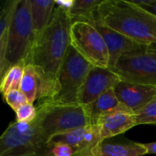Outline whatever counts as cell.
<instances>
[{
    "label": "cell",
    "instance_id": "6da1fadb",
    "mask_svg": "<svg viewBox=\"0 0 156 156\" xmlns=\"http://www.w3.org/2000/svg\"><path fill=\"white\" fill-rule=\"evenodd\" d=\"M71 24L70 16L56 6L50 24L35 41L28 63L58 90L59 69L70 46Z\"/></svg>",
    "mask_w": 156,
    "mask_h": 156
},
{
    "label": "cell",
    "instance_id": "7a4b0ae2",
    "mask_svg": "<svg viewBox=\"0 0 156 156\" xmlns=\"http://www.w3.org/2000/svg\"><path fill=\"white\" fill-rule=\"evenodd\" d=\"M93 20L119 32L134 42L156 43V16L127 0H102Z\"/></svg>",
    "mask_w": 156,
    "mask_h": 156
},
{
    "label": "cell",
    "instance_id": "3957f363",
    "mask_svg": "<svg viewBox=\"0 0 156 156\" xmlns=\"http://www.w3.org/2000/svg\"><path fill=\"white\" fill-rule=\"evenodd\" d=\"M0 156H51L37 116L32 122H14L0 137Z\"/></svg>",
    "mask_w": 156,
    "mask_h": 156
},
{
    "label": "cell",
    "instance_id": "277c9868",
    "mask_svg": "<svg viewBox=\"0 0 156 156\" xmlns=\"http://www.w3.org/2000/svg\"><path fill=\"white\" fill-rule=\"evenodd\" d=\"M34 44L30 0H20L11 26L5 58L0 61V78L16 64H28Z\"/></svg>",
    "mask_w": 156,
    "mask_h": 156
},
{
    "label": "cell",
    "instance_id": "5b68a950",
    "mask_svg": "<svg viewBox=\"0 0 156 156\" xmlns=\"http://www.w3.org/2000/svg\"><path fill=\"white\" fill-rule=\"evenodd\" d=\"M39 127L44 136L49 140L78 128L90 125V121L84 106L56 105L42 103L37 106Z\"/></svg>",
    "mask_w": 156,
    "mask_h": 156
},
{
    "label": "cell",
    "instance_id": "8992f818",
    "mask_svg": "<svg viewBox=\"0 0 156 156\" xmlns=\"http://www.w3.org/2000/svg\"><path fill=\"white\" fill-rule=\"evenodd\" d=\"M92 67L70 45L59 69L58 78V92L52 101L45 103L56 105L79 104V91Z\"/></svg>",
    "mask_w": 156,
    "mask_h": 156
},
{
    "label": "cell",
    "instance_id": "52a82bcc",
    "mask_svg": "<svg viewBox=\"0 0 156 156\" xmlns=\"http://www.w3.org/2000/svg\"><path fill=\"white\" fill-rule=\"evenodd\" d=\"M70 45L92 66L109 69V52L99 30L90 22L72 20Z\"/></svg>",
    "mask_w": 156,
    "mask_h": 156
},
{
    "label": "cell",
    "instance_id": "ba28073f",
    "mask_svg": "<svg viewBox=\"0 0 156 156\" xmlns=\"http://www.w3.org/2000/svg\"><path fill=\"white\" fill-rule=\"evenodd\" d=\"M146 49L123 54L112 70L122 81L156 87V59Z\"/></svg>",
    "mask_w": 156,
    "mask_h": 156
},
{
    "label": "cell",
    "instance_id": "9c48e42d",
    "mask_svg": "<svg viewBox=\"0 0 156 156\" xmlns=\"http://www.w3.org/2000/svg\"><path fill=\"white\" fill-rule=\"evenodd\" d=\"M120 81V77L111 69L93 66L79 91L78 103L82 106L90 104L109 90L114 89Z\"/></svg>",
    "mask_w": 156,
    "mask_h": 156
},
{
    "label": "cell",
    "instance_id": "30bf717a",
    "mask_svg": "<svg viewBox=\"0 0 156 156\" xmlns=\"http://www.w3.org/2000/svg\"><path fill=\"white\" fill-rule=\"evenodd\" d=\"M92 24L102 36L109 52V69H113L119 58L125 53L145 50L147 46L138 44L127 37L106 27L98 20H83Z\"/></svg>",
    "mask_w": 156,
    "mask_h": 156
},
{
    "label": "cell",
    "instance_id": "8fae6325",
    "mask_svg": "<svg viewBox=\"0 0 156 156\" xmlns=\"http://www.w3.org/2000/svg\"><path fill=\"white\" fill-rule=\"evenodd\" d=\"M101 142L102 140L100 127L98 125H88L55 135L49 140V144L58 143L66 144L74 149L75 154L88 156L90 151Z\"/></svg>",
    "mask_w": 156,
    "mask_h": 156
},
{
    "label": "cell",
    "instance_id": "7c38bea8",
    "mask_svg": "<svg viewBox=\"0 0 156 156\" xmlns=\"http://www.w3.org/2000/svg\"><path fill=\"white\" fill-rule=\"evenodd\" d=\"M114 92L120 103L137 114L154 99L156 87L121 80L114 87Z\"/></svg>",
    "mask_w": 156,
    "mask_h": 156
},
{
    "label": "cell",
    "instance_id": "4fadbf2b",
    "mask_svg": "<svg viewBox=\"0 0 156 156\" xmlns=\"http://www.w3.org/2000/svg\"><path fill=\"white\" fill-rule=\"evenodd\" d=\"M100 127L102 141L122 134L137 125L136 115L126 106L121 105L101 117L97 124Z\"/></svg>",
    "mask_w": 156,
    "mask_h": 156
},
{
    "label": "cell",
    "instance_id": "5bb4252c",
    "mask_svg": "<svg viewBox=\"0 0 156 156\" xmlns=\"http://www.w3.org/2000/svg\"><path fill=\"white\" fill-rule=\"evenodd\" d=\"M147 151L144 144L130 143H111L107 140L101 142L93 147L88 156H144Z\"/></svg>",
    "mask_w": 156,
    "mask_h": 156
},
{
    "label": "cell",
    "instance_id": "9a60e30c",
    "mask_svg": "<svg viewBox=\"0 0 156 156\" xmlns=\"http://www.w3.org/2000/svg\"><path fill=\"white\" fill-rule=\"evenodd\" d=\"M33 34L36 39L50 24L56 7L55 0H30Z\"/></svg>",
    "mask_w": 156,
    "mask_h": 156
},
{
    "label": "cell",
    "instance_id": "2e32d148",
    "mask_svg": "<svg viewBox=\"0 0 156 156\" xmlns=\"http://www.w3.org/2000/svg\"><path fill=\"white\" fill-rule=\"evenodd\" d=\"M121 105L114 89L109 90L89 105L84 106L90 121V125H96L99 120Z\"/></svg>",
    "mask_w": 156,
    "mask_h": 156
},
{
    "label": "cell",
    "instance_id": "e0dca14e",
    "mask_svg": "<svg viewBox=\"0 0 156 156\" xmlns=\"http://www.w3.org/2000/svg\"><path fill=\"white\" fill-rule=\"evenodd\" d=\"M20 0L5 1L0 14V61L5 58L11 26Z\"/></svg>",
    "mask_w": 156,
    "mask_h": 156
},
{
    "label": "cell",
    "instance_id": "ac0fdd59",
    "mask_svg": "<svg viewBox=\"0 0 156 156\" xmlns=\"http://www.w3.org/2000/svg\"><path fill=\"white\" fill-rule=\"evenodd\" d=\"M19 90L25 94L29 103L34 104L37 101V77L32 64H27L20 82Z\"/></svg>",
    "mask_w": 156,
    "mask_h": 156
},
{
    "label": "cell",
    "instance_id": "d6986e66",
    "mask_svg": "<svg viewBox=\"0 0 156 156\" xmlns=\"http://www.w3.org/2000/svg\"><path fill=\"white\" fill-rule=\"evenodd\" d=\"M102 0H75L69 13L72 20H93Z\"/></svg>",
    "mask_w": 156,
    "mask_h": 156
},
{
    "label": "cell",
    "instance_id": "ffe728a7",
    "mask_svg": "<svg viewBox=\"0 0 156 156\" xmlns=\"http://www.w3.org/2000/svg\"><path fill=\"white\" fill-rule=\"evenodd\" d=\"M26 64L19 63L11 67L5 74L1 78L0 91L4 96L8 91L13 90H19L20 82L24 74Z\"/></svg>",
    "mask_w": 156,
    "mask_h": 156
},
{
    "label": "cell",
    "instance_id": "44dd1931",
    "mask_svg": "<svg viewBox=\"0 0 156 156\" xmlns=\"http://www.w3.org/2000/svg\"><path fill=\"white\" fill-rule=\"evenodd\" d=\"M135 115L137 125L156 124V94L154 99Z\"/></svg>",
    "mask_w": 156,
    "mask_h": 156
},
{
    "label": "cell",
    "instance_id": "7402d4cb",
    "mask_svg": "<svg viewBox=\"0 0 156 156\" xmlns=\"http://www.w3.org/2000/svg\"><path fill=\"white\" fill-rule=\"evenodd\" d=\"M16 122H32L37 116V108L32 103H26L20 106L16 112Z\"/></svg>",
    "mask_w": 156,
    "mask_h": 156
},
{
    "label": "cell",
    "instance_id": "603a6c76",
    "mask_svg": "<svg viewBox=\"0 0 156 156\" xmlns=\"http://www.w3.org/2000/svg\"><path fill=\"white\" fill-rule=\"evenodd\" d=\"M3 99L5 103H7V105L14 110V112H16L20 106L28 102L27 97L20 90H13L8 91L3 96Z\"/></svg>",
    "mask_w": 156,
    "mask_h": 156
},
{
    "label": "cell",
    "instance_id": "cb8c5ba5",
    "mask_svg": "<svg viewBox=\"0 0 156 156\" xmlns=\"http://www.w3.org/2000/svg\"><path fill=\"white\" fill-rule=\"evenodd\" d=\"M51 156H74L75 151L72 147L66 144L58 143L49 144Z\"/></svg>",
    "mask_w": 156,
    "mask_h": 156
},
{
    "label": "cell",
    "instance_id": "d4e9b609",
    "mask_svg": "<svg viewBox=\"0 0 156 156\" xmlns=\"http://www.w3.org/2000/svg\"><path fill=\"white\" fill-rule=\"evenodd\" d=\"M136 5L141 8L152 13L156 16V0H146V1H133Z\"/></svg>",
    "mask_w": 156,
    "mask_h": 156
},
{
    "label": "cell",
    "instance_id": "484cf974",
    "mask_svg": "<svg viewBox=\"0 0 156 156\" xmlns=\"http://www.w3.org/2000/svg\"><path fill=\"white\" fill-rule=\"evenodd\" d=\"M74 2H75V0H55L56 6L60 8L62 11H64L65 13H67L69 15L73 8Z\"/></svg>",
    "mask_w": 156,
    "mask_h": 156
},
{
    "label": "cell",
    "instance_id": "4316f807",
    "mask_svg": "<svg viewBox=\"0 0 156 156\" xmlns=\"http://www.w3.org/2000/svg\"><path fill=\"white\" fill-rule=\"evenodd\" d=\"M144 145L147 151V154H156V142L144 144Z\"/></svg>",
    "mask_w": 156,
    "mask_h": 156
},
{
    "label": "cell",
    "instance_id": "83f0119b",
    "mask_svg": "<svg viewBox=\"0 0 156 156\" xmlns=\"http://www.w3.org/2000/svg\"><path fill=\"white\" fill-rule=\"evenodd\" d=\"M147 52L151 54L156 59V43H153L149 46H147Z\"/></svg>",
    "mask_w": 156,
    "mask_h": 156
},
{
    "label": "cell",
    "instance_id": "f1b7e54d",
    "mask_svg": "<svg viewBox=\"0 0 156 156\" xmlns=\"http://www.w3.org/2000/svg\"><path fill=\"white\" fill-rule=\"evenodd\" d=\"M74 156H80V155H78V154H75V155Z\"/></svg>",
    "mask_w": 156,
    "mask_h": 156
}]
</instances>
